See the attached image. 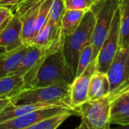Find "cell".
I'll return each mask as SVG.
<instances>
[{
    "label": "cell",
    "mask_w": 129,
    "mask_h": 129,
    "mask_svg": "<svg viewBox=\"0 0 129 129\" xmlns=\"http://www.w3.org/2000/svg\"><path fill=\"white\" fill-rule=\"evenodd\" d=\"M75 78V74L67 62L63 51L61 50L46 57L26 89L52 85L72 87Z\"/></svg>",
    "instance_id": "6da1fadb"
},
{
    "label": "cell",
    "mask_w": 129,
    "mask_h": 129,
    "mask_svg": "<svg viewBox=\"0 0 129 129\" xmlns=\"http://www.w3.org/2000/svg\"><path fill=\"white\" fill-rule=\"evenodd\" d=\"M14 105L43 103L55 106L73 108L71 99V87L52 85L24 89L10 98Z\"/></svg>",
    "instance_id": "7a4b0ae2"
},
{
    "label": "cell",
    "mask_w": 129,
    "mask_h": 129,
    "mask_svg": "<svg viewBox=\"0 0 129 129\" xmlns=\"http://www.w3.org/2000/svg\"><path fill=\"white\" fill-rule=\"evenodd\" d=\"M95 15L91 9L86 12L79 27L71 35L64 38L63 53L73 72L76 75L78 58L81 50L90 44L95 26Z\"/></svg>",
    "instance_id": "3957f363"
},
{
    "label": "cell",
    "mask_w": 129,
    "mask_h": 129,
    "mask_svg": "<svg viewBox=\"0 0 129 129\" xmlns=\"http://www.w3.org/2000/svg\"><path fill=\"white\" fill-rule=\"evenodd\" d=\"M119 3L120 0H96L90 8L96 18L90 43L93 46L92 61L96 60L98 56Z\"/></svg>",
    "instance_id": "277c9868"
},
{
    "label": "cell",
    "mask_w": 129,
    "mask_h": 129,
    "mask_svg": "<svg viewBox=\"0 0 129 129\" xmlns=\"http://www.w3.org/2000/svg\"><path fill=\"white\" fill-rule=\"evenodd\" d=\"M106 74L110 83L107 96L112 102L129 92V46L118 49Z\"/></svg>",
    "instance_id": "5b68a950"
},
{
    "label": "cell",
    "mask_w": 129,
    "mask_h": 129,
    "mask_svg": "<svg viewBox=\"0 0 129 129\" xmlns=\"http://www.w3.org/2000/svg\"><path fill=\"white\" fill-rule=\"evenodd\" d=\"M111 104L108 96L86 101L77 109L81 122L87 129H110Z\"/></svg>",
    "instance_id": "8992f818"
},
{
    "label": "cell",
    "mask_w": 129,
    "mask_h": 129,
    "mask_svg": "<svg viewBox=\"0 0 129 129\" xmlns=\"http://www.w3.org/2000/svg\"><path fill=\"white\" fill-rule=\"evenodd\" d=\"M120 9H117L108 35L96 58V71L106 73L119 47Z\"/></svg>",
    "instance_id": "52a82bcc"
},
{
    "label": "cell",
    "mask_w": 129,
    "mask_h": 129,
    "mask_svg": "<svg viewBox=\"0 0 129 129\" xmlns=\"http://www.w3.org/2000/svg\"><path fill=\"white\" fill-rule=\"evenodd\" d=\"M64 113L79 116V112L75 109L63 106H53L37 110L3 121L0 123V129H24L48 118Z\"/></svg>",
    "instance_id": "ba28073f"
},
{
    "label": "cell",
    "mask_w": 129,
    "mask_h": 129,
    "mask_svg": "<svg viewBox=\"0 0 129 129\" xmlns=\"http://www.w3.org/2000/svg\"><path fill=\"white\" fill-rule=\"evenodd\" d=\"M49 55L42 48L34 44L30 45L28 50L12 75L22 76L24 81V89H26L35 77L44 59Z\"/></svg>",
    "instance_id": "9c48e42d"
},
{
    "label": "cell",
    "mask_w": 129,
    "mask_h": 129,
    "mask_svg": "<svg viewBox=\"0 0 129 129\" xmlns=\"http://www.w3.org/2000/svg\"><path fill=\"white\" fill-rule=\"evenodd\" d=\"M64 37L62 33L61 23L52 24L48 21L46 25L34 39L32 44L44 49L48 54L63 50Z\"/></svg>",
    "instance_id": "30bf717a"
},
{
    "label": "cell",
    "mask_w": 129,
    "mask_h": 129,
    "mask_svg": "<svg viewBox=\"0 0 129 129\" xmlns=\"http://www.w3.org/2000/svg\"><path fill=\"white\" fill-rule=\"evenodd\" d=\"M96 71V59L92 61L84 72L75 78L71 87V99L73 108L77 109L81 104L88 100V90L90 78Z\"/></svg>",
    "instance_id": "8fae6325"
},
{
    "label": "cell",
    "mask_w": 129,
    "mask_h": 129,
    "mask_svg": "<svg viewBox=\"0 0 129 129\" xmlns=\"http://www.w3.org/2000/svg\"><path fill=\"white\" fill-rule=\"evenodd\" d=\"M23 44L22 22L18 16L13 15L6 26L0 31V46L5 47L9 52Z\"/></svg>",
    "instance_id": "7c38bea8"
},
{
    "label": "cell",
    "mask_w": 129,
    "mask_h": 129,
    "mask_svg": "<svg viewBox=\"0 0 129 129\" xmlns=\"http://www.w3.org/2000/svg\"><path fill=\"white\" fill-rule=\"evenodd\" d=\"M44 0H39L31 8L23 13L19 18L22 22V39L26 46L32 44L34 37L35 26L41 4Z\"/></svg>",
    "instance_id": "4fadbf2b"
},
{
    "label": "cell",
    "mask_w": 129,
    "mask_h": 129,
    "mask_svg": "<svg viewBox=\"0 0 129 129\" xmlns=\"http://www.w3.org/2000/svg\"><path fill=\"white\" fill-rule=\"evenodd\" d=\"M53 106H55L49 103H27V104H21V105H14L12 103H10L3 110V112L0 113V123L16 117L24 115L25 114L37 110H40L49 107H53Z\"/></svg>",
    "instance_id": "5bb4252c"
},
{
    "label": "cell",
    "mask_w": 129,
    "mask_h": 129,
    "mask_svg": "<svg viewBox=\"0 0 129 129\" xmlns=\"http://www.w3.org/2000/svg\"><path fill=\"white\" fill-rule=\"evenodd\" d=\"M110 122L117 125L129 124V92L112 102Z\"/></svg>",
    "instance_id": "9a60e30c"
},
{
    "label": "cell",
    "mask_w": 129,
    "mask_h": 129,
    "mask_svg": "<svg viewBox=\"0 0 129 129\" xmlns=\"http://www.w3.org/2000/svg\"><path fill=\"white\" fill-rule=\"evenodd\" d=\"M110 83L106 73L96 71L90 81L88 100H96L104 98L109 94Z\"/></svg>",
    "instance_id": "2e32d148"
},
{
    "label": "cell",
    "mask_w": 129,
    "mask_h": 129,
    "mask_svg": "<svg viewBox=\"0 0 129 129\" xmlns=\"http://www.w3.org/2000/svg\"><path fill=\"white\" fill-rule=\"evenodd\" d=\"M28 47L29 46L23 44L18 48L7 52L0 59V78L12 75L28 50Z\"/></svg>",
    "instance_id": "e0dca14e"
},
{
    "label": "cell",
    "mask_w": 129,
    "mask_h": 129,
    "mask_svg": "<svg viewBox=\"0 0 129 129\" xmlns=\"http://www.w3.org/2000/svg\"><path fill=\"white\" fill-rule=\"evenodd\" d=\"M24 90V81L22 76L10 75L0 78V96L12 97Z\"/></svg>",
    "instance_id": "ac0fdd59"
},
{
    "label": "cell",
    "mask_w": 129,
    "mask_h": 129,
    "mask_svg": "<svg viewBox=\"0 0 129 129\" xmlns=\"http://www.w3.org/2000/svg\"><path fill=\"white\" fill-rule=\"evenodd\" d=\"M87 11L67 9L61 19V29L66 37L72 34L79 27Z\"/></svg>",
    "instance_id": "d6986e66"
},
{
    "label": "cell",
    "mask_w": 129,
    "mask_h": 129,
    "mask_svg": "<svg viewBox=\"0 0 129 129\" xmlns=\"http://www.w3.org/2000/svg\"><path fill=\"white\" fill-rule=\"evenodd\" d=\"M120 40L118 49L129 46V0H120Z\"/></svg>",
    "instance_id": "ffe728a7"
},
{
    "label": "cell",
    "mask_w": 129,
    "mask_h": 129,
    "mask_svg": "<svg viewBox=\"0 0 129 129\" xmlns=\"http://www.w3.org/2000/svg\"><path fill=\"white\" fill-rule=\"evenodd\" d=\"M70 116H72V115L67 113L56 115L40 121L24 129H56L59 125L61 124L62 122H64Z\"/></svg>",
    "instance_id": "44dd1931"
},
{
    "label": "cell",
    "mask_w": 129,
    "mask_h": 129,
    "mask_svg": "<svg viewBox=\"0 0 129 129\" xmlns=\"http://www.w3.org/2000/svg\"><path fill=\"white\" fill-rule=\"evenodd\" d=\"M52 3H53V0H44L43 3L41 4L38 17H37V23H36V26H35L34 39L48 23L49 18V12H50Z\"/></svg>",
    "instance_id": "7402d4cb"
},
{
    "label": "cell",
    "mask_w": 129,
    "mask_h": 129,
    "mask_svg": "<svg viewBox=\"0 0 129 129\" xmlns=\"http://www.w3.org/2000/svg\"><path fill=\"white\" fill-rule=\"evenodd\" d=\"M92 58H93V46L90 43L87 46H85L81 50L79 55L76 78L81 75L84 72V71L89 66V64L92 61Z\"/></svg>",
    "instance_id": "603a6c76"
},
{
    "label": "cell",
    "mask_w": 129,
    "mask_h": 129,
    "mask_svg": "<svg viewBox=\"0 0 129 129\" xmlns=\"http://www.w3.org/2000/svg\"><path fill=\"white\" fill-rule=\"evenodd\" d=\"M66 10L64 0H53L49 12V22L52 24L61 23V19Z\"/></svg>",
    "instance_id": "cb8c5ba5"
},
{
    "label": "cell",
    "mask_w": 129,
    "mask_h": 129,
    "mask_svg": "<svg viewBox=\"0 0 129 129\" xmlns=\"http://www.w3.org/2000/svg\"><path fill=\"white\" fill-rule=\"evenodd\" d=\"M96 0H64L66 9L88 11Z\"/></svg>",
    "instance_id": "d4e9b609"
},
{
    "label": "cell",
    "mask_w": 129,
    "mask_h": 129,
    "mask_svg": "<svg viewBox=\"0 0 129 129\" xmlns=\"http://www.w3.org/2000/svg\"><path fill=\"white\" fill-rule=\"evenodd\" d=\"M12 15L13 13L10 10V9L6 7H0V31L6 26Z\"/></svg>",
    "instance_id": "484cf974"
},
{
    "label": "cell",
    "mask_w": 129,
    "mask_h": 129,
    "mask_svg": "<svg viewBox=\"0 0 129 129\" xmlns=\"http://www.w3.org/2000/svg\"><path fill=\"white\" fill-rule=\"evenodd\" d=\"M24 0H0V7L9 8L12 6H17L18 4L22 3Z\"/></svg>",
    "instance_id": "4316f807"
},
{
    "label": "cell",
    "mask_w": 129,
    "mask_h": 129,
    "mask_svg": "<svg viewBox=\"0 0 129 129\" xmlns=\"http://www.w3.org/2000/svg\"><path fill=\"white\" fill-rule=\"evenodd\" d=\"M11 103L10 97L0 96V113L3 112V110Z\"/></svg>",
    "instance_id": "83f0119b"
},
{
    "label": "cell",
    "mask_w": 129,
    "mask_h": 129,
    "mask_svg": "<svg viewBox=\"0 0 129 129\" xmlns=\"http://www.w3.org/2000/svg\"><path fill=\"white\" fill-rule=\"evenodd\" d=\"M7 51H6V49L5 47H2L0 46V59L2 58H3L6 54H7Z\"/></svg>",
    "instance_id": "f1b7e54d"
},
{
    "label": "cell",
    "mask_w": 129,
    "mask_h": 129,
    "mask_svg": "<svg viewBox=\"0 0 129 129\" xmlns=\"http://www.w3.org/2000/svg\"><path fill=\"white\" fill-rule=\"evenodd\" d=\"M110 129H129V124L125 125H118L115 127H110Z\"/></svg>",
    "instance_id": "f546056e"
},
{
    "label": "cell",
    "mask_w": 129,
    "mask_h": 129,
    "mask_svg": "<svg viewBox=\"0 0 129 129\" xmlns=\"http://www.w3.org/2000/svg\"><path fill=\"white\" fill-rule=\"evenodd\" d=\"M75 129H87V127L85 126V124H84V123L81 122V123L77 127H75Z\"/></svg>",
    "instance_id": "4dcf8cb0"
}]
</instances>
